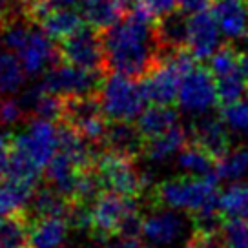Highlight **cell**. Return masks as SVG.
Instances as JSON below:
<instances>
[{
	"mask_svg": "<svg viewBox=\"0 0 248 248\" xmlns=\"http://www.w3.org/2000/svg\"><path fill=\"white\" fill-rule=\"evenodd\" d=\"M13 155L8 177L39 183L40 171H46L47 164L61 146V126L47 119H31L20 133L11 137ZM6 177V179H8Z\"/></svg>",
	"mask_w": 248,
	"mask_h": 248,
	"instance_id": "obj_3",
	"label": "cell"
},
{
	"mask_svg": "<svg viewBox=\"0 0 248 248\" xmlns=\"http://www.w3.org/2000/svg\"><path fill=\"white\" fill-rule=\"evenodd\" d=\"M37 194V183L8 177L0 185V217L24 216Z\"/></svg>",
	"mask_w": 248,
	"mask_h": 248,
	"instance_id": "obj_19",
	"label": "cell"
},
{
	"mask_svg": "<svg viewBox=\"0 0 248 248\" xmlns=\"http://www.w3.org/2000/svg\"><path fill=\"white\" fill-rule=\"evenodd\" d=\"M28 8L22 0H0V31L9 24L22 18L24 9Z\"/></svg>",
	"mask_w": 248,
	"mask_h": 248,
	"instance_id": "obj_38",
	"label": "cell"
},
{
	"mask_svg": "<svg viewBox=\"0 0 248 248\" xmlns=\"http://www.w3.org/2000/svg\"><path fill=\"white\" fill-rule=\"evenodd\" d=\"M93 168L101 179L104 190L124 197L135 199L148 185V175H144L133 164V159L128 157L104 152L102 155H97Z\"/></svg>",
	"mask_w": 248,
	"mask_h": 248,
	"instance_id": "obj_9",
	"label": "cell"
},
{
	"mask_svg": "<svg viewBox=\"0 0 248 248\" xmlns=\"http://www.w3.org/2000/svg\"><path fill=\"white\" fill-rule=\"evenodd\" d=\"M133 6L142 9L154 20H163L177 9V0H133Z\"/></svg>",
	"mask_w": 248,
	"mask_h": 248,
	"instance_id": "obj_37",
	"label": "cell"
},
{
	"mask_svg": "<svg viewBox=\"0 0 248 248\" xmlns=\"http://www.w3.org/2000/svg\"><path fill=\"white\" fill-rule=\"evenodd\" d=\"M0 47L15 55L28 77L46 75L62 59L53 39L22 18L0 31Z\"/></svg>",
	"mask_w": 248,
	"mask_h": 248,
	"instance_id": "obj_4",
	"label": "cell"
},
{
	"mask_svg": "<svg viewBox=\"0 0 248 248\" xmlns=\"http://www.w3.org/2000/svg\"><path fill=\"white\" fill-rule=\"evenodd\" d=\"M157 33L161 46L168 47V51L173 49H185L186 46V33H188V18L183 13H171L157 24Z\"/></svg>",
	"mask_w": 248,
	"mask_h": 248,
	"instance_id": "obj_30",
	"label": "cell"
},
{
	"mask_svg": "<svg viewBox=\"0 0 248 248\" xmlns=\"http://www.w3.org/2000/svg\"><path fill=\"white\" fill-rule=\"evenodd\" d=\"M70 221L66 217L33 219L30 226V248H62Z\"/></svg>",
	"mask_w": 248,
	"mask_h": 248,
	"instance_id": "obj_23",
	"label": "cell"
},
{
	"mask_svg": "<svg viewBox=\"0 0 248 248\" xmlns=\"http://www.w3.org/2000/svg\"><path fill=\"white\" fill-rule=\"evenodd\" d=\"M221 248H248V221L228 217L219 226Z\"/></svg>",
	"mask_w": 248,
	"mask_h": 248,
	"instance_id": "obj_32",
	"label": "cell"
},
{
	"mask_svg": "<svg viewBox=\"0 0 248 248\" xmlns=\"http://www.w3.org/2000/svg\"><path fill=\"white\" fill-rule=\"evenodd\" d=\"M195 219L183 212L159 206L140 219V243L144 248H190L197 237Z\"/></svg>",
	"mask_w": 248,
	"mask_h": 248,
	"instance_id": "obj_6",
	"label": "cell"
},
{
	"mask_svg": "<svg viewBox=\"0 0 248 248\" xmlns=\"http://www.w3.org/2000/svg\"><path fill=\"white\" fill-rule=\"evenodd\" d=\"M210 4L212 0H177V9L185 16H194L204 13Z\"/></svg>",
	"mask_w": 248,
	"mask_h": 248,
	"instance_id": "obj_40",
	"label": "cell"
},
{
	"mask_svg": "<svg viewBox=\"0 0 248 248\" xmlns=\"http://www.w3.org/2000/svg\"><path fill=\"white\" fill-rule=\"evenodd\" d=\"M188 146V133L186 130L179 124L175 128H171L170 132L163 133L155 139L146 140L144 144V152L146 159L150 163L155 164H164L171 161L173 157L177 159L179 154Z\"/></svg>",
	"mask_w": 248,
	"mask_h": 248,
	"instance_id": "obj_22",
	"label": "cell"
},
{
	"mask_svg": "<svg viewBox=\"0 0 248 248\" xmlns=\"http://www.w3.org/2000/svg\"><path fill=\"white\" fill-rule=\"evenodd\" d=\"M104 78L99 71L80 70L70 64L55 66L42 77L40 84L49 93L61 99H80V97H97L101 92Z\"/></svg>",
	"mask_w": 248,
	"mask_h": 248,
	"instance_id": "obj_10",
	"label": "cell"
},
{
	"mask_svg": "<svg viewBox=\"0 0 248 248\" xmlns=\"http://www.w3.org/2000/svg\"><path fill=\"white\" fill-rule=\"evenodd\" d=\"M217 84L210 70L195 68L185 75L179 88L177 104L185 113L194 117L208 115L217 104Z\"/></svg>",
	"mask_w": 248,
	"mask_h": 248,
	"instance_id": "obj_13",
	"label": "cell"
},
{
	"mask_svg": "<svg viewBox=\"0 0 248 248\" xmlns=\"http://www.w3.org/2000/svg\"><path fill=\"white\" fill-rule=\"evenodd\" d=\"M18 101L22 104L26 115H31V119H47V121L62 119L64 99L49 93L40 82L24 90Z\"/></svg>",
	"mask_w": 248,
	"mask_h": 248,
	"instance_id": "obj_18",
	"label": "cell"
},
{
	"mask_svg": "<svg viewBox=\"0 0 248 248\" xmlns=\"http://www.w3.org/2000/svg\"><path fill=\"white\" fill-rule=\"evenodd\" d=\"M102 144L109 154L133 159L135 155L144 152V137L140 135L137 126L132 123H111L104 135Z\"/></svg>",
	"mask_w": 248,
	"mask_h": 248,
	"instance_id": "obj_20",
	"label": "cell"
},
{
	"mask_svg": "<svg viewBox=\"0 0 248 248\" xmlns=\"http://www.w3.org/2000/svg\"><path fill=\"white\" fill-rule=\"evenodd\" d=\"M221 121L225 123L230 133L248 135V101H237L223 108Z\"/></svg>",
	"mask_w": 248,
	"mask_h": 248,
	"instance_id": "obj_34",
	"label": "cell"
},
{
	"mask_svg": "<svg viewBox=\"0 0 248 248\" xmlns=\"http://www.w3.org/2000/svg\"><path fill=\"white\" fill-rule=\"evenodd\" d=\"M26 117L18 97H0V126L11 128Z\"/></svg>",
	"mask_w": 248,
	"mask_h": 248,
	"instance_id": "obj_36",
	"label": "cell"
},
{
	"mask_svg": "<svg viewBox=\"0 0 248 248\" xmlns=\"http://www.w3.org/2000/svg\"><path fill=\"white\" fill-rule=\"evenodd\" d=\"M241 71L239 68V55L233 51L232 47H221L212 59H210V73L212 77L223 78L228 75H233Z\"/></svg>",
	"mask_w": 248,
	"mask_h": 248,
	"instance_id": "obj_35",
	"label": "cell"
},
{
	"mask_svg": "<svg viewBox=\"0 0 248 248\" xmlns=\"http://www.w3.org/2000/svg\"><path fill=\"white\" fill-rule=\"evenodd\" d=\"M30 226L26 214L0 217V248H30Z\"/></svg>",
	"mask_w": 248,
	"mask_h": 248,
	"instance_id": "obj_29",
	"label": "cell"
},
{
	"mask_svg": "<svg viewBox=\"0 0 248 248\" xmlns=\"http://www.w3.org/2000/svg\"><path fill=\"white\" fill-rule=\"evenodd\" d=\"M44 4L49 9H75L82 4V0H46Z\"/></svg>",
	"mask_w": 248,
	"mask_h": 248,
	"instance_id": "obj_42",
	"label": "cell"
},
{
	"mask_svg": "<svg viewBox=\"0 0 248 248\" xmlns=\"http://www.w3.org/2000/svg\"><path fill=\"white\" fill-rule=\"evenodd\" d=\"M130 4L132 0H82L80 13L88 26L97 31H108L126 16L124 13L130 9Z\"/></svg>",
	"mask_w": 248,
	"mask_h": 248,
	"instance_id": "obj_17",
	"label": "cell"
},
{
	"mask_svg": "<svg viewBox=\"0 0 248 248\" xmlns=\"http://www.w3.org/2000/svg\"><path fill=\"white\" fill-rule=\"evenodd\" d=\"M30 210L33 219H46V217H66L68 219L73 212V202L47 186V188L37 190L30 204Z\"/></svg>",
	"mask_w": 248,
	"mask_h": 248,
	"instance_id": "obj_26",
	"label": "cell"
},
{
	"mask_svg": "<svg viewBox=\"0 0 248 248\" xmlns=\"http://www.w3.org/2000/svg\"><path fill=\"white\" fill-rule=\"evenodd\" d=\"M26 71L13 53L0 51V97H13L22 92L26 82Z\"/></svg>",
	"mask_w": 248,
	"mask_h": 248,
	"instance_id": "obj_28",
	"label": "cell"
},
{
	"mask_svg": "<svg viewBox=\"0 0 248 248\" xmlns=\"http://www.w3.org/2000/svg\"><path fill=\"white\" fill-rule=\"evenodd\" d=\"M62 61L70 66L88 71L106 70V55H104V40L101 33L92 26H82L77 33L61 42Z\"/></svg>",
	"mask_w": 248,
	"mask_h": 248,
	"instance_id": "obj_11",
	"label": "cell"
},
{
	"mask_svg": "<svg viewBox=\"0 0 248 248\" xmlns=\"http://www.w3.org/2000/svg\"><path fill=\"white\" fill-rule=\"evenodd\" d=\"M214 16L228 40L248 39V0H216Z\"/></svg>",
	"mask_w": 248,
	"mask_h": 248,
	"instance_id": "obj_16",
	"label": "cell"
},
{
	"mask_svg": "<svg viewBox=\"0 0 248 248\" xmlns=\"http://www.w3.org/2000/svg\"><path fill=\"white\" fill-rule=\"evenodd\" d=\"M106 70L130 78H144L161 61L159 33L154 18L142 9L132 11L104 33Z\"/></svg>",
	"mask_w": 248,
	"mask_h": 248,
	"instance_id": "obj_1",
	"label": "cell"
},
{
	"mask_svg": "<svg viewBox=\"0 0 248 248\" xmlns=\"http://www.w3.org/2000/svg\"><path fill=\"white\" fill-rule=\"evenodd\" d=\"M26 6H30V9L33 8V6H37V4H42V2H46V0H22Z\"/></svg>",
	"mask_w": 248,
	"mask_h": 248,
	"instance_id": "obj_44",
	"label": "cell"
},
{
	"mask_svg": "<svg viewBox=\"0 0 248 248\" xmlns=\"http://www.w3.org/2000/svg\"><path fill=\"white\" fill-rule=\"evenodd\" d=\"M104 117L111 123L137 121L146 109V95L135 78L111 73L104 78L97 95Z\"/></svg>",
	"mask_w": 248,
	"mask_h": 248,
	"instance_id": "obj_8",
	"label": "cell"
},
{
	"mask_svg": "<svg viewBox=\"0 0 248 248\" xmlns=\"http://www.w3.org/2000/svg\"><path fill=\"white\" fill-rule=\"evenodd\" d=\"M230 132L225 126V123L221 119H216V117H199L197 123L194 124V139L197 146L204 148L208 154H212L216 159H219L221 155H225L230 146Z\"/></svg>",
	"mask_w": 248,
	"mask_h": 248,
	"instance_id": "obj_21",
	"label": "cell"
},
{
	"mask_svg": "<svg viewBox=\"0 0 248 248\" xmlns=\"http://www.w3.org/2000/svg\"><path fill=\"white\" fill-rule=\"evenodd\" d=\"M101 248H144L139 239L133 237H115V239L106 241Z\"/></svg>",
	"mask_w": 248,
	"mask_h": 248,
	"instance_id": "obj_41",
	"label": "cell"
},
{
	"mask_svg": "<svg viewBox=\"0 0 248 248\" xmlns=\"http://www.w3.org/2000/svg\"><path fill=\"white\" fill-rule=\"evenodd\" d=\"M11 155H13V140L9 135L0 133V185L8 177L11 168Z\"/></svg>",
	"mask_w": 248,
	"mask_h": 248,
	"instance_id": "obj_39",
	"label": "cell"
},
{
	"mask_svg": "<svg viewBox=\"0 0 248 248\" xmlns=\"http://www.w3.org/2000/svg\"><path fill=\"white\" fill-rule=\"evenodd\" d=\"M217 97H219V102H223L225 106L228 104H233L237 101H243V95L248 90L247 86V77L243 75V71H237L233 75H228V77L217 78Z\"/></svg>",
	"mask_w": 248,
	"mask_h": 248,
	"instance_id": "obj_33",
	"label": "cell"
},
{
	"mask_svg": "<svg viewBox=\"0 0 248 248\" xmlns=\"http://www.w3.org/2000/svg\"><path fill=\"white\" fill-rule=\"evenodd\" d=\"M239 68L243 71V75L248 78V49L239 55Z\"/></svg>",
	"mask_w": 248,
	"mask_h": 248,
	"instance_id": "obj_43",
	"label": "cell"
},
{
	"mask_svg": "<svg viewBox=\"0 0 248 248\" xmlns=\"http://www.w3.org/2000/svg\"><path fill=\"white\" fill-rule=\"evenodd\" d=\"M30 15L51 39L66 40L82 28L84 16L77 9H49L42 2L30 9Z\"/></svg>",
	"mask_w": 248,
	"mask_h": 248,
	"instance_id": "obj_15",
	"label": "cell"
},
{
	"mask_svg": "<svg viewBox=\"0 0 248 248\" xmlns=\"http://www.w3.org/2000/svg\"><path fill=\"white\" fill-rule=\"evenodd\" d=\"M219 208L228 217L248 221V181L228 186L219 197Z\"/></svg>",
	"mask_w": 248,
	"mask_h": 248,
	"instance_id": "obj_31",
	"label": "cell"
},
{
	"mask_svg": "<svg viewBox=\"0 0 248 248\" xmlns=\"http://www.w3.org/2000/svg\"><path fill=\"white\" fill-rule=\"evenodd\" d=\"M62 248H66V247H62Z\"/></svg>",
	"mask_w": 248,
	"mask_h": 248,
	"instance_id": "obj_45",
	"label": "cell"
},
{
	"mask_svg": "<svg viewBox=\"0 0 248 248\" xmlns=\"http://www.w3.org/2000/svg\"><path fill=\"white\" fill-rule=\"evenodd\" d=\"M137 130L146 140L155 139L179 126V113L170 106H150L137 119Z\"/></svg>",
	"mask_w": 248,
	"mask_h": 248,
	"instance_id": "obj_24",
	"label": "cell"
},
{
	"mask_svg": "<svg viewBox=\"0 0 248 248\" xmlns=\"http://www.w3.org/2000/svg\"><path fill=\"white\" fill-rule=\"evenodd\" d=\"M179 170L185 173L186 177H201L210 179L216 177L217 159L212 154H208L204 148L197 146V144H188V146L179 154L177 157ZM219 181V179H217Z\"/></svg>",
	"mask_w": 248,
	"mask_h": 248,
	"instance_id": "obj_25",
	"label": "cell"
},
{
	"mask_svg": "<svg viewBox=\"0 0 248 248\" xmlns=\"http://www.w3.org/2000/svg\"><path fill=\"white\" fill-rule=\"evenodd\" d=\"M216 175L219 181L245 183L248 181V144L230 148L225 155L217 159Z\"/></svg>",
	"mask_w": 248,
	"mask_h": 248,
	"instance_id": "obj_27",
	"label": "cell"
},
{
	"mask_svg": "<svg viewBox=\"0 0 248 248\" xmlns=\"http://www.w3.org/2000/svg\"><path fill=\"white\" fill-rule=\"evenodd\" d=\"M62 124L73 128L88 142L97 144L104 140L108 130V119L104 117L101 102L97 97H80V99H64Z\"/></svg>",
	"mask_w": 248,
	"mask_h": 248,
	"instance_id": "obj_12",
	"label": "cell"
},
{
	"mask_svg": "<svg viewBox=\"0 0 248 248\" xmlns=\"http://www.w3.org/2000/svg\"><path fill=\"white\" fill-rule=\"evenodd\" d=\"M139 206L133 197L113 194L104 190L99 197L88 204V230L99 237H133L137 239L140 232Z\"/></svg>",
	"mask_w": 248,
	"mask_h": 248,
	"instance_id": "obj_5",
	"label": "cell"
},
{
	"mask_svg": "<svg viewBox=\"0 0 248 248\" xmlns=\"http://www.w3.org/2000/svg\"><path fill=\"white\" fill-rule=\"evenodd\" d=\"M155 195L161 206L177 210L183 214H194L199 233H212L217 228L216 216L219 208L217 179L201 177H177L163 181L155 188Z\"/></svg>",
	"mask_w": 248,
	"mask_h": 248,
	"instance_id": "obj_2",
	"label": "cell"
},
{
	"mask_svg": "<svg viewBox=\"0 0 248 248\" xmlns=\"http://www.w3.org/2000/svg\"><path fill=\"white\" fill-rule=\"evenodd\" d=\"M195 61L197 59L188 49L168 51L140 82L146 101L154 102L155 106H170L171 102H177L181 82L185 75L197 68Z\"/></svg>",
	"mask_w": 248,
	"mask_h": 248,
	"instance_id": "obj_7",
	"label": "cell"
},
{
	"mask_svg": "<svg viewBox=\"0 0 248 248\" xmlns=\"http://www.w3.org/2000/svg\"><path fill=\"white\" fill-rule=\"evenodd\" d=\"M223 33L217 26L214 13H199L188 16V33H186V49L194 55L197 61L212 59L221 49Z\"/></svg>",
	"mask_w": 248,
	"mask_h": 248,
	"instance_id": "obj_14",
	"label": "cell"
}]
</instances>
